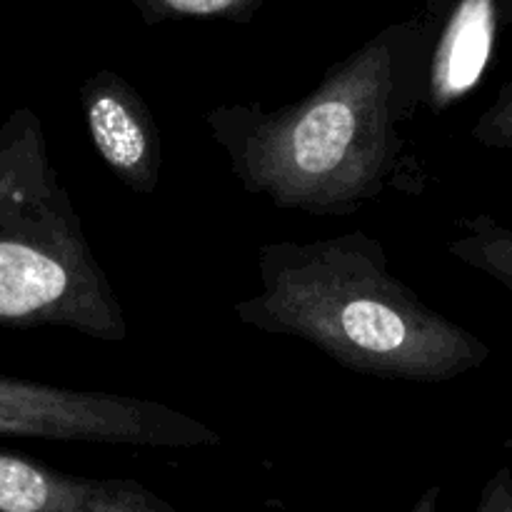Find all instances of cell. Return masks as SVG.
Masks as SVG:
<instances>
[{
  "label": "cell",
  "mask_w": 512,
  "mask_h": 512,
  "mask_svg": "<svg viewBox=\"0 0 512 512\" xmlns=\"http://www.w3.org/2000/svg\"><path fill=\"white\" fill-rule=\"evenodd\" d=\"M88 135L110 173L138 195H153L163 173V140L140 90L115 70H95L78 88Z\"/></svg>",
  "instance_id": "5"
},
{
  "label": "cell",
  "mask_w": 512,
  "mask_h": 512,
  "mask_svg": "<svg viewBox=\"0 0 512 512\" xmlns=\"http://www.w3.org/2000/svg\"><path fill=\"white\" fill-rule=\"evenodd\" d=\"M0 328L120 343L128 318L48 153L33 108L0 125Z\"/></svg>",
  "instance_id": "3"
},
{
  "label": "cell",
  "mask_w": 512,
  "mask_h": 512,
  "mask_svg": "<svg viewBox=\"0 0 512 512\" xmlns=\"http://www.w3.org/2000/svg\"><path fill=\"white\" fill-rule=\"evenodd\" d=\"M458 230L448 243V253L485 278L495 280L512 298V228L490 215H470L458 220Z\"/></svg>",
  "instance_id": "8"
},
{
  "label": "cell",
  "mask_w": 512,
  "mask_h": 512,
  "mask_svg": "<svg viewBox=\"0 0 512 512\" xmlns=\"http://www.w3.org/2000/svg\"><path fill=\"white\" fill-rule=\"evenodd\" d=\"M435 18V38L425 75V108L445 113L468 98L483 80L503 23L505 0H450L445 15Z\"/></svg>",
  "instance_id": "7"
},
{
  "label": "cell",
  "mask_w": 512,
  "mask_h": 512,
  "mask_svg": "<svg viewBox=\"0 0 512 512\" xmlns=\"http://www.w3.org/2000/svg\"><path fill=\"white\" fill-rule=\"evenodd\" d=\"M433 38V15L400 20L295 103L218 105L205 125L245 193L315 218H348L398 175L403 125L425 103Z\"/></svg>",
  "instance_id": "1"
},
{
  "label": "cell",
  "mask_w": 512,
  "mask_h": 512,
  "mask_svg": "<svg viewBox=\"0 0 512 512\" xmlns=\"http://www.w3.org/2000/svg\"><path fill=\"white\" fill-rule=\"evenodd\" d=\"M258 278V293L235 303V320L303 340L353 373L435 385L493 355L390 273L383 243L363 230L260 245Z\"/></svg>",
  "instance_id": "2"
},
{
  "label": "cell",
  "mask_w": 512,
  "mask_h": 512,
  "mask_svg": "<svg viewBox=\"0 0 512 512\" xmlns=\"http://www.w3.org/2000/svg\"><path fill=\"white\" fill-rule=\"evenodd\" d=\"M0 512H180L133 478H85L0 450Z\"/></svg>",
  "instance_id": "6"
},
{
  "label": "cell",
  "mask_w": 512,
  "mask_h": 512,
  "mask_svg": "<svg viewBox=\"0 0 512 512\" xmlns=\"http://www.w3.org/2000/svg\"><path fill=\"white\" fill-rule=\"evenodd\" d=\"M143 15L145 23L163 20H233L245 23L253 18L268 0H130Z\"/></svg>",
  "instance_id": "9"
},
{
  "label": "cell",
  "mask_w": 512,
  "mask_h": 512,
  "mask_svg": "<svg viewBox=\"0 0 512 512\" xmlns=\"http://www.w3.org/2000/svg\"><path fill=\"white\" fill-rule=\"evenodd\" d=\"M440 485H430L423 495L413 503L410 512H440ZM475 512H512V468L503 465L495 470L483 485Z\"/></svg>",
  "instance_id": "11"
},
{
  "label": "cell",
  "mask_w": 512,
  "mask_h": 512,
  "mask_svg": "<svg viewBox=\"0 0 512 512\" xmlns=\"http://www.w3.org/2000/svg\"><path fill=\"white\" fill-rule=\"evenodd\" d=\"M470 135L483 148L512 150V80L500 85L498 95L478 115Z\"/></svg>",
  "instance_id": "10"
},
{
  "label": "cell",
  "mask_w": 512,
  "mask_h": 512,
  "mask_svg": "<svg viewBox=\"0 0 512 512\" xmlns=\"http://www.w3.org/2000/svg\"><path fill=\"white\" fill-rule=\"evenodd\" d=\"M0 438L198 450L223 443L218 430L160 400L95 393L0 375Z\"/></svg>",
  "instance_id": "4"
}]
</instances>
